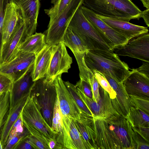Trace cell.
<instances>
[{
  "label": "cell",
  "mask_w": 149,
  "mask_h": 149,
  "mask_svg": "<svg viewBox=\"0 0 149 149\" xmlns=\"http://www.w3.org/2000/svg\"><path fill=\"white\" fill-rule=\"evenodd\" d=\"M96 15L98 17L128 40L148 32L147 27L135 25L127 21Z\"/></svg>",
  "instance_id": "ac0fdd59"
},
{
  "label": "cell",
  "mask_w": 149,
  "mask_h": 149,
  "mask_svg": "<svg viewBox=\"0 0 149 149\" xmlns=\"http://www.w3.org/2000/svg\"><path fill=\"white\" fill-rule=\"evenodd\" d=\"M45 34L36 33L28 36L21 45L19 51L36 55L45 46Z\"/></svg>",
  "instance_id": "cb8c5ba5"
},
{
  "label": "cell",
  "mask_w": 149,
  "mask_h": 149,
  "mask_svg": "<svg viewBox=\"0 0 149 149\" xmlns=\"http://www.w3.org/2000/svg\"><path fill=\"white\" fill-rule=\"evenodd\" d=\"M25 127L27 129L30 134L48 146L50 140L54 139L49 138L45 136L39 131L31 127L27 126Z\"/></svg>",
  "instance_id": "ab89813d"
},
{
  "label": "cell",
  "mask_w": 149,
  "mask_h": 149,
  "mask_svg": "<svg viewBox=\"0 0 149 149\" xmlns=\"http://www.w3.org/2000/svg\"><path fill=\"white\" fill-rule=\"evenodd\" d=\"M125 77L123 83L128 95L149 99V78L133 68Z\"/></svg>",
  "instance_id": "2e32d148"
},
{
  "label": "cell",
  "mask_w": 149,
  "mask_h": 149,
  "mask_svg": "<svg viewBox=\"0 0 149 149\" xmlns=\"http://www.w3.org/2000/svg\"><path fill=\"white\" fill-rule=\"evenodd\" d=\"M12 0H0V42L2 39V27L5 11L7 4Z\"/></svg>",
  "instance_id": "60d3db41"
},
{
  "label": "cell",
  "mask_w": 149,
  "mask_h": 149,
  "mask_svg": "<svg viewBox=\"0 0 149 149\" xmlns=\"http://www.w3.org/2000/svg\"><path fill=\"white\" fill-rule=\"evenodd\" d=\"M84 6L97 15L129 22L139 19L142 11L132 0H84Z\"/></svg>",
  "instance_id": "3957f363"
},
{
  "label": "cell",
  "mask_w": 149,
  "mask_h": 149,
  "mask_svg": "<svg viewBox=\"0 0 149 149\" xmlns=\"http://www.w3.org/2000/svg\"><path fill=\"white\" fill-rule=\"evenodd\" d=\"M75 86L82 91L87 97L93 99L91 88L90 84L87 81L80 79Z\"/></svg>",
  "instance_id": "74e56055"
},
{
  "label": "cell",
  "mask_w": 149,
  "mask_h": 149,
  "mask_svg": "<svg viewBox=\"0 0 149 149\" xmlns=\"http://www.w3.org/2000/svg\"><path fill=\"white\" fill-rule=\"evenodd\" d=\"M32 146L26 141V139L22 141L15 148V149H32Z\"/></svg>",
  "instance_id": "7bdbcfd3"
},
{
  "label": "cell",
  "mask_w": 149,
  "mask_h": 149,
  "mask_svg": "<svg viewBox=\"0 0 149 149\" xmlns=\"http://www.w3.org/2000/svg\"><path fill=\"white\" fill-rule=\"evenodd\" d=\"M54 83L63 116H67L74 121H78L80 118V112L62 80L61 76L57 77Z\"/></svg>",
  "instance_id": "9a60e30c"
},
{
  "label": "cell",
  "mask_w": 149,
  "mask_h": 149,
  "mask_svg": "<svg viewBox=\"0 0 149 149\" xmlns=\"http://www.w3.org/2000/svg\"><path fill=\"white\" fill-rule=\"evenodd\" d=\"M71 0H53V6L50 8L45 10V13L50 18V20L56 17Z\"/></svg>",
  "instance_id": "f546056e"
},
{
  "label": "cell",
  "mask_w": 149,
  "mask_h": 149,
  "mask_svg": "<svg viewBox=\"0 0 149 149\" xmlns=\"http://www.w3.org/2000/svg\"><path fill=\"white\" fill-rule=\"evenodd\" d=\"M63 127V115L56 96L54 107L51 128L56 132L57 136L61 133Z\"/></svg>",
  "instance_id": "f1b7e54d"
},
{
  "label": "cell",
  "mask_w": 149,
  "mask_h": 149,
  "mask_svg": "<svg viewBox=\"0 0 149 149\" xmlns=\"http://www.w3.org/2000/svg\"><path fill=\"white\" fill-rule=\"evenodd\" d=\"M126 118L132 127H149V114L139 109L131 106Z\"/></svg>",
  "instance_id": "4316f807"
},
{
  "label": "cell",
  "mask_w": 149,
  "mask_h": 149,
  "mask_svg": "<svg viewBox=\"0 0 149 149\" xmlns=\"http://www.w3.org/2000/svg\"><path fill=\"white\" fill-rule=\"evenodd\" d=\"M82 6L76 10L68 28L80 38L88 50L98 49L113 52L85 17L82 11Z\"/></svg>",
  "instance_id": "277c9868"
},
{
  "label": "cell",
  "mask_w": 149,
  "mask_h": 149,
  "mask_svg": "<svg viewBox=\"0 0 149 149\" xmlns=\"http://www.w3.org/2000/svg\"></svg>",
  "instance_id": "bcb514c9"
},
{
  "label": "cell",
  "mask_w": 149,
  "mask_h": 149,
  "mask_svg": "<svg viewBox=\"0 0 149 149\" xmlns=\"http://www.w3.org/2000/svg\"><path fill=\"white\" fill-rule=\"evenodd\" d=\"M62 42L73 53H85L88 50L80 38L69 28L64 36Z\"/></svg>",
  "instance_id": "d4e9b609"
},
{
  "label": "cell",
  "mask_w": 149,
  "mask_h": 149,
  "mask_svg": "<svg viewBox=\"0 0 149 149\" xmlns=\"http://www.w3.org/2000/svg\"><path fill=\"white\" fill-rule=\"evenodd\" d=\"M10 109V92L0 95V130Z\"/></svg>",
  "instance_id": "4dcf8cb0"
},
{
  "label": "cell",
  "mask_w": 149,
  "mask_h": 149,
  "mask_svg": "<svg viewBox=\"0 0 149 149\" xmlns=\"http://www.w3.org/2000/svg\"><path fill=\"white\" fill-rule=\"evenodd\" d=\"M30 134L25 127L24 131L13 136L6 143L4 149H15L22 141L26 139Z\"/></svg>",
  "instance_id": "836d02e7"
},
{
  "label": "cell",
  "mask_w": 149,
  "mask_h": 149,
  "mask_svg": "<svg viewBox=\"0 0 149 149\" xmlns=\"http://www.w3.org/2000/svg\"><path fill=\"white\" fill-rule=\"evenodd\" d=\"M53 55L45 79L53 82L57 77L64 73H68L72 62L66 46L61 42L54 45Z\"/></svg>",
  "instance_id": "8fae6325"
},
{
  "label": "cell",
  "mask_w": 149,
  "mask_h": 149,
  "mask_svg": "<svg viewBox=\"0 0 149 149\" xmlns=\"http://www.w3.org/2000/svg\"><path fill=\"white\" fill-rule=\"evenodd\" d=\"M53 50V46L47 44L44 48L36 55L33 73V80L34 81L45 78L50 65Z\"/></svg>",
  "instance_id": "603a6c76"
},
{
  "label": "cell",
  "mask_w": 149,
  "mask_h": 149,
  "mask_svg": "<svg viewBox=\"0 0 149 149\" xmlns=\"http://www.w3.org/2000/svg\"><path fill=\"white\" fill-rule=\"evenodd\" d=\"M102 75L116 94V97L111 99L113 107L119 114L126 117L131 105L123 82H118L109 76Z\"/></svg>",
  "instance_id": "ffe728a7"
},
{
  "label": "cell",
  "mask_w": 149,
  "mask_h": 149,
  "mask_svg": "<svg viewBox=\"0 0 149 149\" xmlns=\"http://www.w3.org/2000/svg\"><path fill=\"white\" fill-rule=\"evenodd\" d=\"M141 17L143 18L148 27L149 26V9L142 11Z\"/></svg>",
  "instance_id": "ee69618b"
},
{
  "label": "cell",
  "mask_w": 149,
  "mask_h": 149,
  "mask_svg": "<svg viewBox=\"0 0 149 149\" xmlns=\"http://www.w3.org/2000/svg\"><path fill=\"white\" fill-rule=\"evenodd\" d=\"M83 2L84 0H71L56 17L49 21L45 35L47 44L54 46L62 42L72 19Z\"/></svg>",
  "instance_id": "8992f818"
},
{
  "label": "cell",
  "mask_w": 149,
  "mask_h": 149,
  "mask_svg": "<svg viewBox=\"0 0 149 149\" xmlns=\"http://www.w3.org/2000/svg\"><path fill=\"white\" fill-rule=\"evenodd\" d=\"M93 72L99 84L108 93L110 98L111 99H115L116 97V94L105 77L97 72L93 71Z\"/></svg>",
  "instance_id": "d6a6232c"
},
{
  "label": "cell",
  "mask_w": 149,
  "mask_h": 149,
  "mask_svg": "<svg viewBox=\"0 0 149 149\" xmlns=\"http://www.w3.org/2000/svg\"><path fill=\"white\" fill-rule=\"evenodd\" d=\"M22 115L24 126L33 129L49 138L56 139V133L45 121L31 97L23 108Z\"/></svg>",
  "instance_id": "ba28073f"
},
{
  "label": "cell",
  "mask_w": 149,
  "mask_h": 149,
  "mask_svg": "<svg viewBox=\"0 0 149 149\" xmlns=\"http://www.w3.org/2000/svg\"><path fill=\"white\" fill-rule=\"evenodd\" d=\"M36 56L33 53L19 51L13 60L0 66V72L8 75L15 82L22 77L34 64Z\"/></svg>",
  "instance_id": "5bb4252c"
},
{
  "label": "cell",
  "mask_w": 149,
  "mask_h": 149,
  "mask_svg": "<svg viewBox=\"0 0 149 149\" xmlns=\"http://www.w3.org/2000/svg\"><path fill=\"white\" fill-rule=\"evenodd\" d=\"M3 148V147L1 145V140L0 138V149H2Z\"/></svg>",
  "instance_id": "f6af8a7d"
},
{
  "label": "cell",
  "mask_w": 149,
  "mask_h": 149,
  "mask_svg": "<svg viewBox=\"0 0 149 149\" xmlns=\"http://www.w3.org/2000/svg\"><path fill=\"white\" fill-rule=\"evenodd\" d=\"M33 64L22 77L13 82L12 88L10 92V109L14 107L31 93L35 82L33 80Z\"/></svg>",
  "instance_id": "d6986e66"
},
{
  "label": "cell",
  "mask_w": 149,
  "mask_h": 149,
  "mask_svg": "<svg viewBox=\"0 0 149 149\" xmlns=\"http://www.w3.org/2000/svg\"><path fill=\"white\" fill-rule=\"evenodd\" d=\"M30 94L31 93L8 111L0 130V138L3 149L6 144L10 131L21 114L23 108L30 97Z\"/></svg>",
  "instance_id": "44dd1931"
},
{
  "label": "cell",
  "mask_w": 149,
  "mask_h": 149,
  "mask_svg": "<svg viewBox=\"0 0 149 149\" xmlns=\"http://www.w3.org/2000/svg\"><path fill=\"white\" fill-rule=\"evenodd\" d=\"M118 56H128L149 62L148 32L129 40L122 47L114 50Z\"/></svg>",
  "instance_id": "4fadbf2b"
},
{
  "label": "cell",
  "mask_w": 149,
  "mask_h": 149,
  "mask_svg": "<svg viewBox=\"0 0 149 149\" xmlns=\"http://www.w3.org/2000/svg\"><path fill=\"white\" fill-rule=\"evenodd\" d=\"M74 122L78 130L90 149H98L96 142L93 125L88 123L77 121Z\"/></svg>",
  "instance_id": "484cf974"
},
{
  "label": "cell",
  "mask_w": 149,
  "mask_h": 149,
  "mask_svg": "<svg viewBox=\"0 0 149 149\" xmlns=\"http://www.w3.org/2000/svg\"><path fill=\"white\" fill-rule=\"evenodd\" d=\"M21 16L19 8L14 2L11 1L6 6L4 15L2 27V46L9 39Z\"/></svg>",
  "instance_id": "7402d4cb"
},
{
  "label": "cell",
  "mask_w": 149,
  "mask_h": 149,
  "mask_svg": "<svg viewBox=\"0 0 149 149\" xmlns=\"http://www.w3.org/2000/svg\"><path fill=\"white\" fill-rule=\"evenodd\" d=\"M25 128V127L23 123L21 113L10 131L7 143L13 136L17 134L23 132Z\"/></svg>",
  "instance_id": "8d00e7d4"
},
{
  "label": "cell",
  "mask_w": 149,
  "mask_h": 149,
  "mask_svg": "<svg viewBox=\"0 0 149 149\" xmlns=\"http://www.w3.org/2000/svg\"><path fill=\"white\" fill-rule=\"evenodd\" d=\"M30 96L45 121L51 127L54 108L57 96L54 82L45 78L35 81Z\"/></svg>",
  "instance_id": "5b68a950"
},
{
  "label": "cell",
  "mask_w": 149,
  "mask_h": 149,
  "mask_svg": "<svg viewBox=\"0 0 149 149\" xmlns=\"http://www.w3.org/2000/svg\"><path fill=\"white\" fill-rule=\"evenodd\" d=\"M19 8L28 36L35 32L40 6V0H12Z\"/></svg>",
  "instance_id": "e0dca14e"
},
{
  "label": "cell",
  "mask_w": 149,
  "mask_h": 149,
  "mask_svg": "<svg viewBox=\"0 0 149 149\" xmlns=\"http://www.w3.org/2000/svg\"><path fill=\"white\" fill-rule=\"evenodd\" d=\"M13 81L8 75L0 72V95L4 93L10 92Z\"/></svg>",
  "instance_id": "e575fe53"
},
{
  "label": "cell",
  "mask_w": 149,
  "mask_h": 149,
  "mask_svg": "<svg viewBox=\"0 0 149 149\" xmlns=\"http://www.w3.org/2000/svg\"><path fill=\"white\" fill-rule=\"evenodd\" d=\"M93 119L98 149H136L134 132L125 117L117 113Z\"/></svg>",
  "instance_id": "6da1fadb"
},
{
  "label": "cell",
  "mask_w": 149,
  "mask_h": 149,
  "mask_svg": "<svg viewBox=\"0 0 149 149\" xmlns=\"http://www.w3.org/2000/svg\"><path fill=\"white\" fill-rule=\"evenodd\" d=\"M82 13L88 21L97 31L106 43L114 52L116 48L122 47L128 41L125 37L121 35L99 18L93 11L82 6Z\"/></svg>",
  "instance_id": "52a82bcc"
},
{
  "label": "cell",
  "mask_w": 149,
  "mask_h": 149,
  "mask_svg": "<svg viewBox=\"0 0 149 149\" xmlns=\"http://www.w3.org/2000/svg\"><path fill=\"white\" fill-rule=\"evenodd\" d=\"M56 139L62 149H90L78 130L74 121L63 116V127Z\"/></svg>",
  "instance_id": "9c48e42d"
},
{
  "label": "cell",
  "mask_w": 149,
  "mask_h": 149,
  "mask_svg": "<svg viewBox=\"0 0 149 149\" xmlns=\"http://www.w3.org/2000/svg\"><path fill=\"white\" fill-rule=\"evenodd\" d=\"M26 141L35 149H49V147L30 134L27 136Z\"/></svg>",
  "instance_id": "f35d334b"
},
{
  "label": "cell",
  "mask_w": 149,
  "mask_h": 149,
  "mask_svg": "<svg viewBox=\"0 0 149 149\" xmlns=\"http://www.w3.org/2000/svg\"><path fill=\"white\" fill-rule=\"evenodd\" d=\"M84 58L86 65L92 71L109 76L118 82H123L129 71L127 63L122 61L113 52L88 50L85 53Z\"/></svg>",
  "instance_id": "7a4b0ae2"
},
{
  "label": "cell",
  "mask_w": 149,
  "mask_h": 149,
  "mask_svg": "<svg viewBox=\"0 0 149 149\" xmlns=\"http://www.w3.org/2000/svg\"><path fill=\"white\" fill-rule=\"evenodd\" d=\"M136 69L149 78V62L143 61L142 65Z\"/></svg>",
  "instance_id": "b9f144b4"
},
{
  "label": "cell",
  "mask_w": 149,
  "mask_h": 149,
  "mask_svg": "<svg viewBox=\"0 0 149 149\" xmlns=\"http://www.w3.org/2000/svg\"><path fill=\"white\" fill-rule=\"evenodd\" d=\"M64 82L78 109L80 114L93 117L92 113L80 98L75 85L70 83L68 81H64Z\"/></svg>",
  "instance_id": "83f0119b"
},
{
  "label": "cell",
  "mask_w": 149,
  "mask_h": 149,
  "mask_svg": "<svg viewBox=\"0 0 149 149\" xmlns=\"http://www.w3.org/2000/svg\"><path fill=\"white\" fill-rule=\"evenodd\" d=\"M28 36L24 22L21 16L9 39L2 46L0 66L9 62L16 56L21 45Z\"/></svg>",
  "instance_id": "7c38bea8"
},
{
  "label": "cell",
  "mask_w": 149,
  "mask_h": 149,
  "mask_svg": "<svg viewBox=\"0 0 149 149\" xmlns=\"http://www.w3.org/2000/svg\"><path fill=\"white\" fill-rule=\"evenodd\" d=\"M76 88L80 98L92 113L93 118H103L118 113L113 107L109 94L100 84V97L97 102L87 97L78 88Z\"/></svg>",
  "instance_id": "30bf717a"
},
{
  "label": "cell",
  "mask_w": 149,
  "mask_h": 149,
  "mask_svg": "<svg viewBox=\"0 0 149 149\" xmlns=\"http://www.w3.org/2000/svg\"><path fill=\"white\" fill-rule=\"evenodd\" d=\"M87 82L90 85L93 94V99L97 102L99 99V84L93 72L90 75Z\"/></svg>",
  "instance_id": "d590c367"
},
{
  "label": "cell",
  "mask_w": 149,
  "mask_h": 149,
  "mask_svg": "<svg viewBox=\"0 0 149 149\" xmlns=\"http://www.w3.org/2000/svg\"><path fill=\"white\" fill-rule=\"evenodd\" d=\"M131 106L139 109L149 114V99L129 95Z\"/></svg>",
  "instance_id": "1f68e13d"
}]
</instances>
